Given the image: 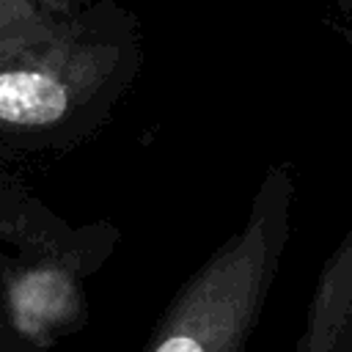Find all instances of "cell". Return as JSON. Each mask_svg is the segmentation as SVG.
<instances>
[{"label":"cell","mask_w":352,"mask_h":352,"mask_svg":"<svg viewBox=\"0 0 352 352\" xmlns=\"http://www.w3.org/2000/svg\"><path fill=\"white\" fill-rule=\"evenodd\" d=\"M140 30L113 0L82 3L50 33L0 50V162L94 135L140 69Z\"/></svg>","instance_id":"obj_1"},{"label":"cell","mask_w":352,"mask_h":352,"mask_svg":"<svg viewBox=\"0 0 352 352\" xmlns=\"http://www.w3.org/2000/svg\"><path fill=\"white\" fill-rule=\"evenodd\" d=\"M292 198L289 165H272L250 201L245 223L179 289L146 352L245 349L289 242Z\"/></svg>","instance_id":"obj_2"},{"label":"cell","mask_w":352,"mask_h":352,"mask_svg":"<svg viewBox=\"0 0 352 352\" xmlns=\"http://www.w3.org/2000/svg\"><path fill=\"white\" fill-rule=\"evenodd\" d=\"M77 231L52 214L28 184L0 165V239L14 245L16 253L60 245Z\"/></svg>","instance_id":"obj_3"},{"label":"cell","mask_w":352,"mask_h":352,"mask_svg":"<svg viewBox=\"0 0 352 352\" xmlns=\"http://www.w3.org/2000/svg\"><path fill=\"white\" fill-rule=\"evenodd\" d=\"M297 352H352V272L316 289Z\"/></svg>","instance_id":"obj_4"},{"label":"cell","mask_w":352,"mask_h":352,"mask_svg":"<svg viewBox=\"0 0 352 352\" xmlns=\"http://www.w3.org/2000/svg\"><path fill=\"white\" fill-rule=\"evenodd\" d=\"M82 0H0V50L58 28Z\"/></svg>","instance_id":"obj_5"},{"label":"cell","mask_w":352,"mask_h":352,"mask_svg":"<svg viewBox=\"0 0 352 352\" xmlns=\"http://www.w3.org/2000/svg\"><path fill=\"white\" fill-rule=\"evenodd\" d=\"M14 256L0 250V352H11L8 344V280H11V267H14Z\"/></svg>","instance_id":"obj_6"},{"label":"cell","mask_w":352,"mask_h":352,"mask_svg":"<svg viewBox=\"0 0 352 352\" xmlns=\"http://www.w3.org/2000/svg\"><path fill=\"white\" fill-rule=\"evenodd\" d=\"M336 3V8L341 11V16H344V22H346V30H349V36H352V0H333Z\"/></svg>","instance_id":"obj_7"}]
</instances>
